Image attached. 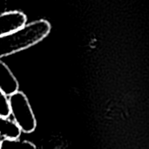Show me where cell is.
<instances>
[{"mask_svg": "<svg viewBox=\"0 0 149 149\" xmlns=\"http://www.w3.org/2000/svg\"><path fill=\"white\" fill-rule=\"evenodd\" d=\"M21 132V129L14 120L0 117V137L7 140H17L19 139Z\"/></svg>", "mask_w": 149, "mask_h": 149, "instance_id": "5b68a950", "label": "cell"}, {"mask_svg": "<svg viewBox=\"0 0 149 149\" xmlns=\"http://www.w3.org/2000/svg\"><path fill=\"white\" fill-rule=\"evenodd\" d=\"M18 88L19 84L17 78L9 66L0 59V90L7 96H10L17 93Z\"/></svg>", "mask_w": 149, "mask_h": 149, "instance_id": "277c9868", "label": "cell"}, {"mask_svg": "<svg viewBox=\"0 0 149 149\" xmlns=\"http://www.w3.org/2000/svg\"><path fill=\"white\" fill-rule=\"evenodd\" d=\"M10 115V108L9 98L0 90V117L9 118Z\"/></svg>", "mask_w": 149, "mask_h": 149, "instance_id": "52a82bcc", "label": "cell"}, {"mask_svg": "<svg viewBox=\"0 0 149 149\" xmlns=\"http://www.w3.org/2000/svg\"><path fill=\"white\" fill-rule=\"evenodd\" d=\"M0 145H1V141H0Z\"/></svg>", "mask_w": 149, "mask_h": 149, "instance_id": "ba28073f", "label": "cell"}, {"mask_svg": "<svg viewBox=\"0 0 149 149\" xmlns=\"http://www.w3.org/2000/svg\"><path fill=\"white\" fill-rule=\"evenodd\" d=\"M27 22L24 13L18 10H10L0 14V37L23 27Z\"/></svg>", "mask_w": 149, "mask_h": 149, "instance_id": "3957f363", "label": "cell"}, {"mask_svg": "<svg viewBox=\"0 0 149 149\" xmlns=\"http://www.w3.org/2000/svg\"><path fill=\"white\" fill-rule=\"evenodd\" d=\"M51 24L39 19L0 37V59L40 43L50 33Z\"/></svg>", "mask_w": 149, "mask_h": 149, "instance_id": "6da1fadb", "label": "cell"}, {"mask_svg": "<svg viewBox=\"0 0 149 149\" xmlns=\"http://www.w3.org/2000/svg\"><path fill=\"white\" fill-rule=\"evenodd\" d=\"M0 149H37V148L32 142L28 141L3 139L1 141Z\"/></svg>", "mask_w": 149, "mask_h": 149, "instance_id": "8992f818", "label": "cell"}, {"mask_svg": "<svg viewBox=\"0 0 149 149\" xmlns=\"http://www.w3.org/2000/svg\"><path fill=\"white\" fill-rule=\"evenodd\" d=\"M10 115L24 134L33 133L37 127V120L26 95L20 91L9 96Z\"/></svg>", "mask_w": 149, "mask_h": 149, "instance_id": "7a4b0ae2", "label": "cell"}]
</instances>
